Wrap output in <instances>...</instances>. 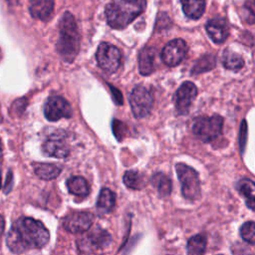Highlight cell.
<instances>
[{"mask_svg":"<svg viewBox=\"0 0 255 255\" xmlns=\"http://www.w3.org/2000/svg\"><path fill=\"white\" fill-rule=\"evenodd\" d=\"M50 238L44 224L31 217H21L14 222L6 236V244L14 253L45 246Z\"/></svg>","mask_w":255,"mask_h":255,"instance_id":"6da1fadb","label":"cell"},{"mask_svg":"<svg viewBox=\"0 0 255 255\" xmlns=\"http://www.w3.org/2000/svg\"><path fill=\"white\" fill-rule=\"evenodd\" d=\"M146 0H111L106 7L108 24L114 29H123L130 24L145 8Z\"/></svg>","mask_w":255,"mask_h":255,"instance_id":"7a4b0ae2","label":"cell"},{"mask_svg":"<svg viewBox=\"0 0 255 255\" xmlns=\"http://www.w3.org/2000/svg\"><path fill=\"white\" fill-rule=\"evenodd\" d=\"M57 51L66 62H73L80 51L79 29L70 12H65L60 21Z\"/></svg>","mask_w":255,"mask_h":255,"instance_id":"3957f363","label":"cell"},{"mask_svg":"<svg viewBox=\"0 0 255 255\" xmlns=\"http://www.w3.org/2000/svg\"><path fill=\"white\" fill-rule=\"evenodd\" d=\"M175 170L181 185L182 195L189 200L198 199L200 196V182L197 172L184 163H177Z\"/></svg>","mask_w":255,"mask_h":255,"instance_id":"277c9868","label":"cell"},{"mask_svg":"<svg viewBox=\"0 0 255 255\" xmlns=\"http://www.w3.org/2000/svg\"><path fill=\"white\" fill-rule=\"evenodd\" d=\"M223 119L214 115L212 117H201L194 121L192 130L194 134L204 142H209L217 138L222 132Z\"/></svg>","mask_w":255,"mask_h":255,"instance_id":"5b68a950","label":"cell"},{"mask_svg":"<svg viewBox=\"0 0 255 255\" xmlns=\"http://www.w3.org/2000/svg\"><path fill=\"white\" fill-rule=\"evenodd\" d=\"M96 58L100 67L107 73L116 72L122 63V54L120 50L111 44L102 43L98 47Z\"/></svg>","mask_w":255,"mask_h":255,"instance_id":"8992f818","label":"cell"},{"mask_svg":"<svg viewBox=\"0 0 255 255\" xmlns=\"http://www.w3.org/2000/svg\"><path fill=\"white\" fill-rule=\"evenodd\" d=\"M152 103L153 100L151 94L142 86H136L129 96V104L132 114L137 119L144 118L149 114Z\"/></svg>","mask_w":255,"mask_h":255,"instance_id":"52a82bcc","label":"cell"},{"mask_svg":"<svg viewBox=\"0 0 255 255\" xmlns=\"http://www.w3.org/2000/svg\"><path fill=\"white\" fill-rule=\"evenodd\" d=\"M73 114L70 104L62 97L49 98L44 106V115L50 122H56L63 118H71Z\"/></svg>","mask_w":255,"mask_h":255,"instance_id":"ba28073f","label":"cell"},{"mask_svg":"<svg viewBox=\"0 0 255 255\" xmlns=\"http://www.w3.org/2000/svg\"><path fill=\"white\" fill-rule=\"evenodd\" d=\"M187 45L182 39H174L168 42L161 52V59L169 67L178 65L185 57Z\"/></svg>","mask_w":255,"mask_h":255,"instance_id":"9c48e42d","label":"cell"},{"mask_svg":"<svg viewBox=\"0 0 255 255\" xmlns=\"http://www.w3.org/2000/svg\"><path fill=\"white\" fill-rule=\"evenodd\" d=\"M94 217L90 212L77 211L67 215L63 221L64 228L71 233H83L90 229Z\"/></svg>","mask_w":255,"mask_h":255,"instance_id":"30bf717a","label":"cell"},{"mask_svg":"<svg viewBox=\"0 0 255 255\" xmlns=\"http://www.w3.org/2000/svg\"><path fill=\"white\" fill-rule=\"evenodd\" d=\"M197 94L195 85L191 82L183 83L176 91L174 96L175 108L178 114H185Z\"/></svg>","mask_w":255,"mask_h":255,"instance_id":"8fae6325","label":"cell"},{"mask_svg":"<svg viewBox=\"0 0 255 255\" xmlns=\"http://www.w3.org/2000/svg\"><path fill=\"white\" fill-rule=\"evenodd\" d=\"M206 31L213 42L217 44L223 43L229 34V29L226 21L222 18H214L207 22Z\"/></svg>","mask_w":255,"mask_h":255,"instance_id":"7c38bea8","label":"cell"},{"mask_svg":"<svg viewBox=\"0 0 255 255\" xmlns=\"http://www.w3.org/2000/svg\"><path fill=\"white\" fill-rule=\"evenodd\" d=\"M29 11L34 18L47 21L54 11V0H30Z\"/></svg>","mask_w":255,"mask_h":255,"instance_id":"4fadbf2b","label":"cell"},{"mask_svg":"<svg viewBox=\"0 0 255 255\" xmlns=\"http://www.w3.org/2000/svg\"><path fill=\"white\" fill-rule=\"evenodd\" d=\"M45 154L57 158H64L69 154V148L64 140L60 138H50L43 144Z\"/></svg>","mask_w":255,"mask_h":255,"instance_id":"5bb4252c","label":"cell"},{"mask_svg":"<svg viewBox=\"0 0 255 255\" xmlns=\"http://www.w3.org/2000/svg\"><path fill=\"white\" fill-rule=\"evenodd\" d=\"M155 50L151 47L143 48L138 55V70L142 76H147L154 69Z\"/></svg>","mask_w":255,"mask_h":255,"instance_id":"9a60e30c","label":"cell"},{"mask_svg":"<svg viewBox=\"0 0 255 255\" xmlns=\"http://www.w3.org/2000/svg\"><path fill=\"white\" fill-rule=\"evenodd\" d=\"M237 189L239 193L244 197L246 205L250 209L255 210V182L250 179L243 178L239 180Z\"/></svg>","mask_w":255,"mask_h":255,"instance_id":"2e32d148","label":"cell"},{"mask_svg":"<svg viewBox=\"0 0 255 255\" xmlns=\"http://www.w3.org/2000/svg\"><path fill=\"white\" fill-rule=\"evenodd\" d=\"M67 187L69 191L79 197H85L90 193V185L82 176H73L68 179Z\"/></svg>","mask_w":255,"mask_h":255,"instance_id":"e0dca14e","label":"cell"},{"mask_svg":"<svg viewBox=\"0 0 255 255\" xmlns=\"http://www.w3.org/2000/svg\"><path fill=\"white\" fill-rule=\"evenodd\" d=\"M184 14L191 19H198L205 9V0H181Z\"/></svg>","mask_w":255,"mask_h":255,"instance_id":"ac0fdd59","label":"cell"},{"mask_svg":"<svg viewBox=\"0 0 255 255\" xmlns=\"http://www.w3.org/2000/svg\"><path fill=\"white\" fill-rule=\"evenodd\" d=\"M34 171L39 178L51 180L56 178L61 173V168L52 163H36L34 164Z\"/></svg>","mask_w":255,"mask_h":255,"instance_id":"d6986e66","label":"cell"},{"mask_svg":"<svg viewBox=\"0 0 255 255\" xmlns=\"http://www.w3.org/2000/svg\"><path fill=\"white\" fill-rule=\"evenodd\" d=\"M116 203V195L109 188H103L100 192L99 199L97 202L98 209L103 212H110Z\"/></svg>","mask_w":255,"mask_h":255,"instance_id":"ffe728a7","label":"cell"},{"mask_svg":"<svg viewBox=\"0 0 255 255\" xmlns=\"http://www.w3.org/2000/svg\"><path fill=\"white\" fill-rule=\"evenodd\" d=\"M89 241L91 245L96 248H106L111 243V235L108 231L103 229H96L89 234Z\"/></svg>","mask_w":255,"mask_h":255,"instance_id":"44dd1931","label":"cell"},{"mask_svg":"<svg viewBox=\"0 0 255 255\" xmlns=\"http://www.w3.org/2000/svg\"><path fill=\"white\" fill-rule=\"evenodd\" d=\"M206 250V238L197 234L192 236L187 242V252L189 255H203Z\"/></svg>","mask_w":255,"mask_h":255,"instance_id":"7402d4cb","label":"cell"},{"mask_svg":"<svg viewBox=\"0 0 255 255\" xmlns=\"http://www.w3.org/2000/svg\"><path fill=\"white\" fill-rule=\"evenodd\" d=\"M215 65H216V60L213 55L211 54L203 55L195 62L191 70V74L196 75V74L204 73L206 71H210L215 67Z\"/></svg>","mask_w":255,"mask_h":255,"instance_id":"603a6c76","label":"cell"},{"mask_svg":"<svg viewBox=\"0 0 255 255\" xmlns=\"http://www.w3.org/2000/svg\"><path fill=\"white\" fill-rule=\"evenodd\" d=\"M151 183L156 187L158 193L161 196L169 195L171 191V181L168 176L161 172L155 173L151 178Z\"/></svg>","mask_w":255,"mask_h":255,"instance_id":"cb8c5ba5","label":"cell"},{"mask_svg":"<svg viewBox=\"0 0 255 255\" xmlns=\"http://www.w3.org/2000/svg\"><path fill=\"white\" fill-rule=\"evenodd\" d=\"M222 64L228 70L237 71L244 66L243 59L232 51H225L222 55Z\"/></svg>","mask_w":255,"mask_h":255,"instance_id":"d4e9b609","label":"cell"},{"mask_svg":"<svg viewBox=\"0 0 255 255\" xmlns=\"http://www.w3.org/2000/svg\"><path fill=\"white\" fill-rule=\"evenodd\" d=\"M124 183L131 189H140L143 186L142 176L135 170H128L126 171L123 177Z\"/></svg>","mask_w":255,"mask_h":255,"instance_id":"484cf974","label":"cell"},{"mask_svg":"<svg viewBox=\"0 0 255 255\" xmlns=\"http://www.w3.org/2000/svg\"><path fill=\"white\" fill-rule=\"evenodd\" d=\"M240 235L247 243L255 244V222H245L240 228Z\"/></svg>","mask_w":255,"mask_h":255,"instance_id":"4316f807","label":"cell"},{"mask_svg":"<svg viewBox=\"0 0 255 255\" xmlns=\"http://www.w3.org/2000/svg\"><path fill=\"white\" fill-rule=\"evenodd\" d=\"M246 138H247V125H246V122L243 121L242 124H241L240 131H239V145H240V148H241L242 152H243L244 147H245Z\"/></svg>","mask_w":255,"mask_h":255,"instance_id":"83f0119b","label":"cell"},{"mask_svg":"<svg viewBox=\"0 0 255 255\" xmlns=\"http://www.w3.org/2000/svg\"><path fill=\"white\" fill-rule=\"evenodd\" d=\"M4 231V218L0 215V236L3 234Z\"/></svg>","mask_w":255,"mask_h":255,"instance_id":"f1b7e54d","label":"cell"},{"mask_svg":"<svg viewBox=\"0 0 255 255\" xmlns=\"http://www.w3.org/2000/svg\"><path fill=\"white\" fill-rule=\"evenodd\" d=\"M2 155V146H1V142H0V157Z\"/></svg>","mask_w":255,"mask_h":255,"instance_id":"f546056e","label":"cell"},{"mask_svg":"<svg viewBox=\"0 0 255 255\" xmlns=\"http://www.w3.org/2000/svg\"><path fill=\"white\" fill-rule=\"evenodd\" d=\"M0 188H1V174H0Z\"/></svg>","mask_w":255,"mask_h":255,"instance_id":"4dcf8cb0","label":"cell"},{"mask_svg":"<svg viewBox=\"0 0 255 255\" xmlns=\"http://www.w3.org/2000/svg\"><path fill=\"white\" fill-rule=\"evenodd\" d=\"M251 1H252V2L255 4V0H251Z\"/></svg>","mask_w":255,"mask_h":255,"instance_id":"1f68e13d","label":"cell"},{"mask_svg":"<svg viewBox=\"0 0 255 255\" xmlns=\"http://www.w3.org/2000/svg\"><path fill=\"white\" fill-rule=\"evenodd\" d=\"M220 255H221V254H220Z\"/></svg>","mask_w":255,"mask_h":255,"instance_id":"d6a6232c","label":"cell"}]
</instances>
